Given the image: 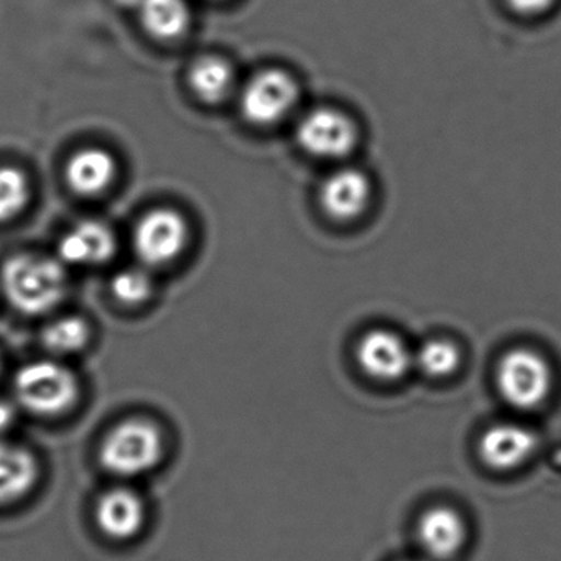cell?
I'll use <instances>...</instances> for the list:
<instances>
[{"mask_svg":"<svg viewBox=\"0 0 561 561\" xmlns=\"http://www.w3.org/2000/svg\"><path fill=\"white\" fill-rule=\"evenodd\" d=\"M116 252V238L100 221H83L65 234L58 245V254L67 264L100 265L110 261Z\"/></svg>","mask_w":561,"mask_h":561,"instance_id":"13","label":"cell"},{"mask_svg":"<svg viewBox=\"0 0 561 561\" xmlns=\"http://www.w3.org/2000/svg\"><path fill=\"white\" fill-rule=\"evenodd\" d=\"M137 11L147 34L159 41L182 37L192 22L185 0H139Z\"/></svg>","mask_w":561,"mask_h":561,"instance_id":"16","label":"cell"},{"mask_svg":"<svg viewBox=\"0 0 561 561\" xmlns=\"http://www.w3.org/2000/svg\"><path fill=\"white\" fill-rule=\"evenodd\" d=\"M41 466L28 449L0 442V505L24 499L37 484Z\"/></svg>","mask_w":561,"mask_h":561,"instance_id":"14","label":"cell"},{"mask_svg":"<svg viewBox=\"0 0 561 561\" xmlns=\"http://www.w3.org/2000/svg\"><path fill=\"white\" fill-rule=\"evenodd\" d=\"M2 288L9 304L25 314L54 310L67 291V275L57 261L15 255L2 267Z\"/></svg>","mask_w":561,"mask_h":561,"instance_id":"1","label":"cell"},{"mask_svg":"<svg viewBox=\"0 0 561 561\" xmlns=\"http://www.w3.org/2000/svg\"><path fill=\"white\" fill-rule=\"evenodd\" d=\"M373 186L366 173L353 167L334 170L320 188L323 211L336 221H353L369 208Z\"/></svg>","mask_w":561,"mask_h":561,"instance_id":"10","label":"cell"},{"mask_svg":"<svg viewBox=\"0 0 561 561\" xmlns=\"http://www.w3.org/2000/svg\"><path fill=\"white\" fill-rule=\"evenodd\" d=\"M505 2L512 11L527 18L543 14L554 4V0H505Z\"/></svg>","mask_w":561,"mask_h":561,"instance_id":"22","label":"cell"},{"mask_svg":"<svg viewBox=\"0 0 561 561\" xmlns=\"http://www.w3.org/2000/svg\"><path fill=\"white\" fill-rule=\"evenodd\" d=\"M65 175L75 193L84 196L100 195L114 182L116 162L106 150H80L68 160Z\"/></svg>","mask_w":561,"mask_h":561,"instance_id":"15","label":"cell"},{"mask_svg":"<svg viewBox=\"0 0 561 561\" xmlns=\"http://www.w3.org/2000/svg\"><path fill=\"white\" fill-rule=\"evenodd\" d=\"M96 522L107 537L129 540L146 524V505L137 492L127 488H114L98 501Z\"/></svg>","mask_w":561,"mask_h":561,"instance_id":"12","label":"cell"},{"mask_svg":"<svg viewBox=\"0 0 561 561\" xmlns=\"http://www.w3.org/2000/svg\"><path fill=\"white\" fill-rule=\"evenodd\" d=\"M27 179L12 167L0 169V222L15 218L27 205Z\"/></svg>","mask_w":561,"mask_h":561,"instance_id":"20","label":"cell"},{"mask_svg":"<svg viewBox=\"0 0 561 561\" xmlns=\"http://www.w3.org/2000/svg\"><path fill=\"white\" fill-rule=\"evenodd\" d=\"M90 336V327L87 321L77 317H67L48 324L42 340L50 353L70 356V354L80 353L87 346Z\"/></svg>","mask_w":561,"mask_h":561,"instance_id":"19","label":"cell"},{"mask_svg":"<svg viewBox=\"0 0 561 561\" xmlns=\"http://www.w3.org/2000/svg\"><path fill=\"white\" fill-rule=\"evenodd\" d=\"M114 297L124 305H140L149 300L153 290L152 277L144 268H124L113 278Z\"/></svg>","mask_w":561,"mask_h":561,"instance_id":"21","label":"cell"},{"mask_svg":"<svg viewBox=\"0 0 561 561\" xmlns=\"http://www.w3.org/2000/svg\"><path fill=\"white\" fill-rule=\"evenodd\" d=\"M495 387L511 409L531 412L547 402L553 390L550 363L530 347H514L502 354L495 367Z\"/></svg>","mask_w":561,"mask_h":561,"instance_id":"2","label":"cell"},{"mask_svg":"<svg viewBox=\"0 0 561 561\" xmlns=\"http://www.w3.org/2000/svg\"><path fill=\"white\" fill-rule=\"evenodd\" d=\"M19 405L38 416L67 413L80 397L77 377L54 360H38L19 370L14 380Z\"/></svg>","mask_w":561,"mask_h":561,"instance_id":"4","label":"cell"},{"mask_svg":"<svg viewBox=\"0 0 561 561\" xmlns=\"http://www.w3.org/2000/svg\"><path fill=\"white\" fill-rule=\"evenodd\" d=\"M360 370L377 382L402 380L413 367V351L400 334L390 330H370L356 347Z\"/></svg>","mask_w":561,"mask_h":561,"instance_id":"8","label":"cell"},{"mask_svg":"<svg viewBox=\"0 0 561 561\" xmlns=\"http://www.w3.org/2000/svg\"><path fill=\"white\" fill-rule=\"evenodd\" d=\"M188 228L185 219L172 209L147 213L134 232V249L147 265H165L185 249Z\"/></svg>","mask_w":561,"mask_h":561,"instance_id":"7","label":"cell"},{"mask_svg":"<svg viewBox=\"0 0 561 561\" xmlns=\"http://www.w3.org/2000/svg\"><path fill=\"white\" fill-rule=\"evenodd\" d=\"M300 101V88L287 71L268 68L259 71L242 88V116L259 127H271L287 119Z\"/></svg>","mask_w":561,"mask_h":561,"instance_id":"5","label":"cell"},{"mask_svg":"<svg viewBox=\"0 0 561 561\" xmlns=\"http://www.w3.org/2000/svg\"><path fill=\"white\" fill-rule=\"evenodd\" d=\"M297 142L308 156L343 160L356 149L359 134L347 114L334 107H314L297 124Z\"/></svg>","mask_w":561,"mask_h":561,"instance_id":"6","label":"cell"},{"mask_svg":"<svg viewBox=\"0 0 561 561\" xmlns=\"http://www.w3.org/2000/svg\"><path fill=\"white\" fill-rule=\"evenodd\" d=\"M537 446L534 430L522 423L502 422L489 426L479 436L478 455L491 471L511 472L522 468L534 456Z\"/></svg>","mask_w":561,"mask_h":561,"instance_id":"9","label":"cell"},{"mask_svg":"<svg viewBox=\"0 0 561 561\" xmlns=\"http://www.w3.org/2000/svg\"><path fill=\"white\" fill-rule=\"evenodd\" d=\"M188 81L193 93L203 103H221L234 87V71L222 58H199L190 70Z\"/></svg>","mask_w":561,"mask_h":561,"instance_id":"17","label":"cell"},{"mask_svg":"<svg viewBox=\"0 0 561 561\" xmlns=\"http://www.w3.org/2000/svg\"><path fill=\"white\" fill-rule=\"evenodd\" d=\"M461 353L453 341L433 337L413 351V367L430 379H446L459 369Z\"/></svg>","mask_w":561,"mask_h":561,"instance_id":"18","label":"cell"},{"mask_svg":"<svg viewBox=\"0 0 561 561\" xmlns=\"http://www.w3.org/2000/svg\"><path fill=\"white\" fill-rule=\"evenodd\" d=\"M416 538L430 560L449 561L465 547L468 527L458 511L436 505L423 512L416 524Z\"/></svg>","mask_w":561,"mask_h":561,"instance_id":"11","label":"cell"},{"mask_svg":"<svg viewBox=\"0 0 561 561\" xmlns=\"http://www.w3.org/2000/svg\"><path fill=\"white\" fill-rule=\"evenodd\" d=\"M163 456L162 432L147 420L119 423L104 438L100 461L110 474L137 478L152 471Z\"/></svg>","mask_w":561,"mask_h":561,"instance_id":"3","label":"cell"},{"mask_svg":"<svg viewBox=\"0 0 561 561\" xmlns=\"http://www.w3.org/2000/svg\"><path fill=\"white\" fill-rule=\"evenodd\" d=\"M15 407L9 400L0 399V435L12 428L15 423Z\"/></svg>","mask_w":561,"mask_h":561,"instance_id":"23","label":"cell"}]
</instances>
